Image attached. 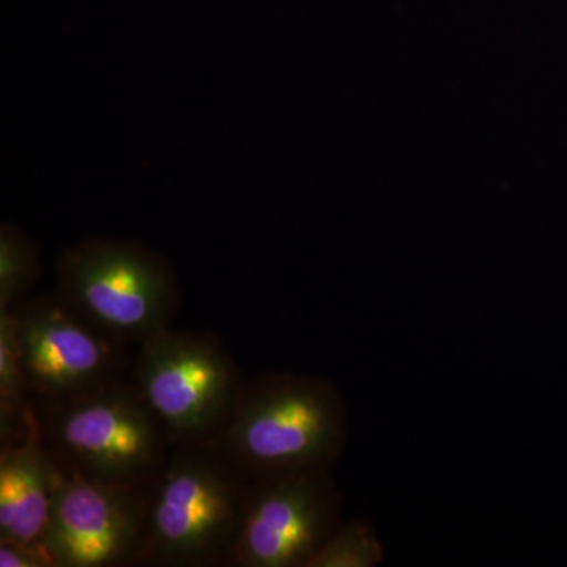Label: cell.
<instances>
[{
  "mask_svg": "<svg viewBox=\"0 0 567 567\" xmlns=\"http://www.w3.org/2000/svg\"><path fill=\"white\" fill-rule=\"evenodd\" d=\"M349 434L344 399L319 377L264 375L244 383L233 415L205 445L249 476L330 470Z\"/></svg>",
  "mask_w": 567,
  "mask_h": 567,
  "instance_id": "obj_1",
  "label": "cell"
},
{
  "mask_svg": "<svg viewBox=\"0 0 567 567\" xmlns=\"http://www.w3.org/2000/svg\"><path fill=\"white\" fill-rule=\"evenodd\" d=\"M174 447L147 486L137 565H226L251 476L215 447Z\"/></svg>",
  "mask_w": 567,
  "mask_h": 567,
  "instance_id": "obj_2",
  "label": "cell"
},
{
  "mask_svg": "<svg viewBox=\"0 0 567 567\" xmlns=\"http://www.w3.org/2000/svg\"><path fill=\"white\" fill-rule=\"evenodd\" d=\"M35 412L59 470L96 483L148 486L173 446L151 406L125 379L62 401L35 402Z\"/></svg>",
  "mask_w": 567,
  "mask_h": 567,
  "instance_id": "obj_3",
  "label": "cell"
},
{
  "mask_svg": "<svg viewBox=\"0 0 567 567\" xmlns=\"http://www.w3.org/2000/svg\"><path fill=\"white\" fill-rule=\"evenodd\" d=\"M58 290L89 322L122 344L171 328L178 306L173 270L132 241H82L58 262Z\"/></svg>",
  "mask_w": 567,
  "mask_h": 567,
  "instance_id": "obj_4",
  "label": "cell"
},
{
  "mask_svg": "<svg viewBox=\"0 0 567 567\" xmlns=\"http://www.w3.org/2000/svg\"><path fill=\"white\" fill-rule=\"evenodd\" d=\"M140 346L132 382L171 445H205L215 439L233 415L244 386L221 342L208 334L166 328Z\"/></svg>",
  "mask_w": 567,
  "mask_h": 567,
  "instance_id": "obj_5",
  "label": "cell"
},
{
  "mask_svg": "<svg viewBox=\"0 0 567 567\" xmlns=\"http://www.w3.org/2000/svg\"><path fill=\"white\" fill-rule=\"evenodd\" d=\"M330 470L251 476L226 566L306 567L341 525Z\"/></svg>",
  "mask_w": 567,
  "mask_h": 567,
  "instance_id": "obj_6",
  "label": "cell"
},
{
  "mask_svg": "<svg viewBox=\"0 0 567 567\" xmlns=\"http://www.w3.org/2000/svg\"><path fill=\"white\" fill-rule=\"evenodd\" d=\"M33 401L52 402L125 379V344L55 290L10 308Z\"/></svg>",
  "mask_w": 567,
  "mask_h": 567,
  "instance_id": "obj_7",
  "label": "cell"
},
{
  "mask_svg": "<svg viewBox=\"0 0 567 567\" xmlns=\"http://www.w3.org/2000/svg\"><path fill=\"white\" fill-rule=\"evenodd\" d=\"M145 516L147 486H110L58 466L43 546L55 567L137 565Z\"/></svg>",
  "mask_w": 567,
  "mask_h": 567,
  "instance_id": "obj_8",
  "label": "cell"
},
{
  "mask_svg": "<svg viewBox=\"0 0 567 567\" xmlns=\"http://www.w3.org/2000/svg\"><path fill=\"white\" fill-rule=\"evenodd\" d=\"M58 465L33 415L28 434L0 447V539L43 544Z\"/></svg>",
  "mask_w": 567,
  "mask_h": 567,
  "instance_id": "obj_9",
  "label": "cell"
},
{
  "mask_svg": "<svg viewBox=\"0 0 567 567\" xmlns=\"http://www.w3.org/2000/svg\"><path fill=\"white\" fill-rule=\"evenodd\" d=\"M35 415L10 309H0V447L28 434Z\"/></svg>",
  "mask_w": 567,
  "mask_h": 567,
  "instance_id": "obj_10",
  "label": "cell"
},
{
  "mask_svg": "<svg viewBox=\"0 0 567 567\" xmlns=\"http://www.w3.org/2000/svg\"><path fill=\"white\" fill-rule=\"evenodd\" d=\"M40 254L31 238L11 224L0 229V309H10L28 298L39 281Z\"/></svg>",
  "mask_w": 567,
  "mask_h": 567,
  "instance_id": "obj_11",
  "label": "cell"
},
{
  "mask_svg": "<svg viewBox=\"0 0 567 567\" xmlns=\"http://www.w3.org/2000/svg\"><path fill=\"white\" fill-rule=\"evenodd\" d=\"M383 557L385 547L375 528L357 518L339 525L306 567H375Z\"/></svg>",
  "mask_w": 567,
  "mask_h": 567,
  "instance_id": "obj_12",
  "label": "cell"
},
{
  "mask_svg": "<svg viewBox=\"0 0 567 567\" xmlns=\"http://www.w3.org/2000/svg\"><path fill=\"white\" fill-rule=\"evenodd\" d=\"M0 566L55 567V563L43 544H29L13 539H0Z\"/></svg>",
  "mask_w": 567,
  "mask_h": 567,
  "instance_id": "obj_13",
  "label": "cell"
}]
</instances>
